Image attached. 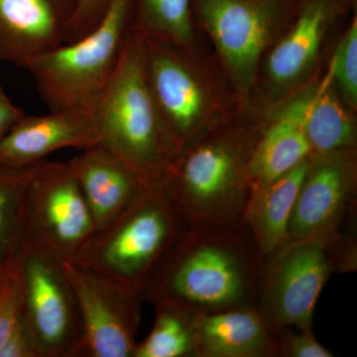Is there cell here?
I'll return each mask as SVG.
<instances>
[{
	"mask_svg": "<svg viewBox=\"0 0 357 357\" xmlns=\"http://www.w3.org/2000/svg\"><path fill=\"white\" fill-rule=\"evenodd\" d=\"M271 114L249 102L174 154L160 185L188 227L243 218L250 191L249 164Z\"/></svg>",
	"mask_w": 357,
	"mask_h": 357,
	"instance_id": "cell-1",
	"label": "cell"
},
{
	"mask_svg": "<svg viewBox=\"0 0 357 357\" xmlns=\"http://www.w3.org/2000/svg\"><path fill=\"white\" fill-rule=\"evenodd\" d=\"M238 222L189 225L154 268L141 298L181 301L199 312L251 307L259 280L253 237Z\"/></svg>",
	"mask_w": 357,
	"mask_h": 357,
	"instance_id": "cell-2",
	"label": "cell"
},
{
	"mask_svg": "<svg viewBox=\"0 0 357 357\" xmlns=\"http://www.w3.org/2000/svg\"><path fill=\"white\" fill-rule=\"evenodd\" d=\"M141 35L148 84L174 154L245 107L213 52L197 57Z\"/></svg>",
	"mask_w": 357,
	"mask_h": 357,
	"instance_id": "cell-3",
	"label": "cell"
},
{
	"mask_svg": "<svg viewBox=\"0 0 357 357\" xmlns=\"http://www.w3.org/2000/svg\"><path fill=\"white\" fill-rule=\"evenodd\" d=\"M100 142L147 180L160 183L174 156L145 70L142 35L131 27L121 59L93 109Z\"/></svg>",
	"mask_w": 357,
	"mask_h": 357,
	"instance_id": "cell-4",
	"label": "cell"
},
{
	"mask_svg": "<svg viewBox=\"0 0 357 357\" xmlns=\"http://www.w3.org/2000/svg\"><path fill=\"white\" fill-rule=\"evenodd\" d=\"M187 227L156 183L96 229L73 262L141 297L154 268Z\"/></svg>",
	"mask_w": 357,
	"mask_h": 357,
	"instance_id": "cell-5",
	"label": "cell"
},
{
	"mask_svg": "<svg viewBox=\"0 0 357 357\" xmlns=\"http://www.w3.org/2000/svg\"><path fill=\"white\" fill-rule=\"evenodd\" d=\"M357 0H300L293 20L263 58L249 102L273 112L323 76Z\"/></svg>",
	"mask_w": 357,
	"mask_h": 357,
	"instance_id": "cell-6",
	"label": "cell"
},
{
	"mask_svg": "<svg viewBox=\"0 0 357 357\" xmlns=\"http://www.w3.org/2000/svg\"><path fill=\"white\" fill-rule=\"evenodd\" d=\"M133 0H112L100 22L28 66L51 112L93 109L112 79L132 27Z\"/></svg>",
	"mask_w": 357,
	"mask_h": 357,
	"instance_id": "cell-7",
	"label": "cell"
},
{
	"mask_svg": "<svg viewBox=\"0 0 357 357\" xmlns=\"http://www.w3.org/2000/svg\"><path fill=\"white\" fill-rule=\"evenodd\" d=\"M300 0H192L195 22L244 103L263 58L290 24Z\"/></svg>",
	"mask_w": 357,
	"mask_h": 357,
	"instance_id": "cell-8",
	"label": "cell"
},
{
	"mask_svg": "<svg viewBox=\"0 0 357 357\" xmlns=\"http://www.w3.org/2000/svg\"><path fill=\"white\" fill-rule=\"evenodd\" d=\"M24 241L60 262H73L96 227L69 162L32 168L23 199Z\"/></svg>",
	"mask_w": 357,
	"mask_h": 357,
	"instance_id": "cell-9",
	"label": "cell"
},
{
	"mask_svg": "<svg viewBox=\"0 0 357 357\" xmlns=\"http://www.w3.org/2000/svg\"><path fill=\"white\" fill-rule=\"evenodd\" d=\"M338 234L289 241L276 249L263 277V312L272 330L312 328L319 296L331 275L354 261L337 256Z\"/></svg>",
	"mask_w": 357,
	"mask_h": 357,
	"instance_id": "cell-10",
	"label": "cell"
},
{
	"mask_svg": "<svg viewBox=\"0 0 357 357\" xmlns=\"http://www.w3.org/2000/svg\"><path fill=\"white\" fill-rule=\"evenodd\" d=\"M17 261L23 321L39 357H76L83 323L62 263L25 241Z\"/></svg>",
	"mask_w": 357,
	"mask_h": 357,
	"instance_id": "cell-11",
	"label": "cell"
},
{
	"mask_svg": "<svg viewBox=\"0 0 357 357\" xmlns=\"http://www.w3.org/2000/svg\"><path fill=\"white\" fill-rule=\"evenodd\" d=\"M61 263L83 323L76 357H133L142 298L76 262Z\"/></svg>",
	"mask_w": 357,
	"mask_h": 357,
	"instance_id": "cell-12",
	"label": "cell"
},
{
	"mask_svg": "<svg viewBox=\"0 0 357 357\" xmlns=\"http://www.w3.org/2000/svg\"><path fill=\"white\" fill-rule=\"evenodd\" d=\"M357 189V149L311 156L289 222V241L337 234Z\"/></svg>",
	"mask_w": 357,
	"mask_h": 357,
	"instance_id": "cell-13",
	"label": "cell"
},
{
	"mask_svg": "<svg viewBox=\"0 0 357 357\" xmlns=\"http://www.w3.org/2000/svg\"><path fill=\"white\" fill-rule=\"evenodd\" d=\"M100 142V126L91 109H62L42 116L25 114L0 139V164L33 166L58 150H84Z\"/></svg>",
	"mask_w": 357,
	"mask_h": 357,
	"instance_id": "cell-14",
	"label": "cell"
},
{
	"mask_svg": "<svg viewBox=\"0 0 357 357\" xmlns=\"http://www.w3.org/2000/svg\"><path fill=\"white\" fill-rule=\"evenodd\" d=\"M75 0H0V63L28 66L65 44Z\"/></svg>",
	"mask_w": 357,
	"mask_h": 357,
	"instance_id": "cell-15",
	"label": "cell"
},
{
	"mask_svg": "<svg viewBox=\"0 0 357 357\" xmlns=\"http://www.w3.org/2000/svg\"><path fill=\"white\" fill-rule=\"evenodd\" d=\"M70 160L96 229L128 208L150 185L156 184L136 172L100 144L82 150Z\"/></svg>",
	"mask_w": 357,
	"mask_h": 357,
	"instance_id": "cell-16",
	"label": "cell"
},
{
	"mask_svg": "<svg viewBox=\"0 0 357 357\" xmlns=\"http://www.w3.org/2000/svg\"><path fill=\"white\" fill-rule=\"evenodd\" d=\"M314 83L270 114L249 164L250 189L273 182L312 156L304 121Z\"/></svg>",
	"mask_w": 357,
	"mask_h": 357,
	"instance_id": "cell-17",
	"label": "cell"
},
{
	"mask_svg": "<svg viewBox=\"0 0 357 357\" xmlns=\"http://www.w3.org/2000/svg\"><path fill=\"white\" fill-rule=\"evenodd\" d=\"M197 356L261 357L278 354L274 331L252 307L197 312Z\"/></svg>",
	"mask_w": 357,
	"mask_h": 357,
	"instance_id": "cell-18",
	"label": "cell"
},
{
	"mask_svg": "<svg viewBox=\"0 0 357 357\" xmlns=\"http://www.w3.org/2000/svg\"><path fill=\"white\" fill-rule=\"evenodd\" d=\"M311 157L269 184L251 188L243 218L261 257L286 243L289 222Z\"/></svg>",
	"mask_w": 357,
	"mask_h": 357,
	"instance_id": "cell-19",
	"label": "cell"
},
{
	"mask_svg": "<svg viewBox=\"0 0 357 357\" xmlns=\"http://www.w3.org/2000/svg\"><path fill=\"white\" fill-rule=\"evenodd\" d=\"M304 128L312 156L357 149V114L340 100L328 68L312 86Z\"/></svg>",
	"mask_w": 357,
	"mask_h": 357,
	"instance_id": "cell-20",
	"label": "cell"
},
{
	"mask_svg": "<svg viewBox=\"0 0 357 357\" xmlns=\"http://www.w3.org/2000/svg\"><path fill=\"white\" fill-rule=\"evenodd\" d=\"M132 28L197 57L213 53L192 14V0H133Z\"/></svg>",
	"mask_w": 357,
	"mask_h": 357,
	"instance_id": "cell-21",
	"label": "cell"
},
{
	"mask_svg": "<svg viewBox=\"0 0 357 357\" xmlns=\"http://www.w3.org/2000/svg\"><path fill=\"white\" fill-rule=\"evenodd\" d=\"M156 310L151 332L137 344L133 357L197 356V310L173 299L151 302Z\"/></svg>",
	"mask_w": 357,
	"mask_h": 357,
	"instance_id": "cell-22",
	"label": "cell"
},
{
	"mask_svg": "<svg viewBox=\"0 0 357 357\" xmlns=\"http://www.w3.org/2000/svg\"><path fill=\"white\" fill-rule=\"evenodd\" d=\"M33 166L0 164V268L18 255L24 243L23 199Z\"/></svg>",
	"mask_w": 357,
	"mask_h": 357,
	"instance_id": "cell-23",
	"label": "cell"
},
{
	"mask_svg": "<svg viewBox=\"0 0 357 357\" xmlns=\"http://www.w3.org/2000/svg\"><path fill=\"white\" fill-rule=\"evenodd\" d=\"M328 68L340 100L357 114V13L338 40Z\"/></svg>",
	"mask_w": 357,
	"mask_h": 357,
	"instance_id": "cell-24",
	"label": "cell"
},
{
	"mask_svg": "<svg viewBox=\"0 0 357 357\" xmlns=\"http://www.w3.org/2000/svg\"><path fill=\"white\" fill-rule=\"evenodd\" d=\"M22 324V291L16 255L0 268V349Z\"/></svg>",
	"mask_w": 357,
	"mask_h": 357,
	"instance_id": "cell-25",
	"label": "cell"
},
{
	"mask_svg": "<svg viewBox=\"0 0 357 357\" xmlns=\"http://www.w3.org/2000/svg\"><path fill=\"white\" fill-rule=\"evenodd\" d=\"M112 0H75L74 10L65 32V44L77 41L100 22Z\"/></svg>",
	"mask_w": 357,
	"mask_h": 357,
	"instance_id": "cell-26",
	"label": "cell"
},
{
	"mask_svg": "<svg viewBox=\"0 0 357 357\" xmlns=\"http://www.w3.org/2000/svg\"><path fill=\"white\" fill-rule=\"evenodd\" d=\"M278 342L277 349L282 356L288 357H333V352L326 349L314 337L312 328L298 330L283 328L276 331Z\"/></svg>",
	"mask_w": 357,
	"mask_h": 357,
	"instance_id": "cell-27",
	"label": "cell"
},
{
	"mask_svg": "<svg viewBox=\"0 0 357 357\" xmlns=\"http://www.w3.org/2000/svg\"><path fill=\"white\" fill-rule=\"evenodd\" d=\"M0 357H39L24 321L8 337L0 349Z\"/></svg>",
	"mask_w": 357,
	"mask_h": 357,
	"instance_id": "cell-28",
	"label": "cell"
},
{
	"mask_svg": "<svg viewBox=\"0 0 357 357\" xmlns=\"http://www.w3.org/2000/svg\"><path fill=\"white\" fill-rule=\"evenodd\" d=\"M25 112L14 105L0 84V139L25 116Z\"/></svg>",
	"mask_w": 357,
	"mask_h": 357,
	"instance_id": "cell-29",
	"label": "cell"
}]
</instances>
